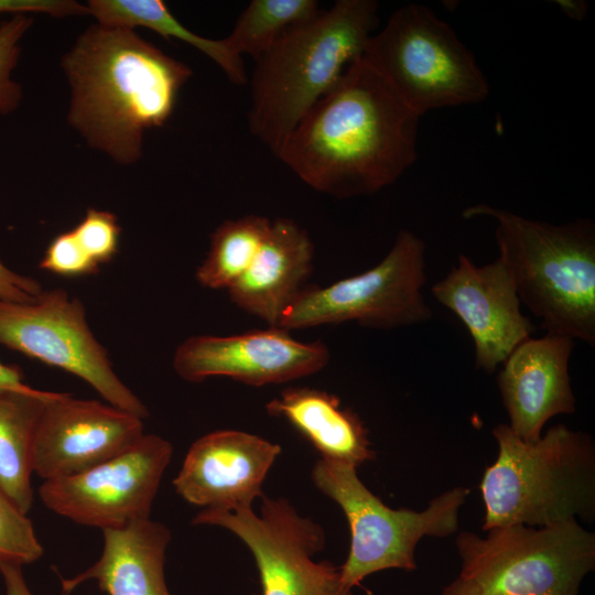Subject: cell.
Returning a JSON list of instances; mask_svg holds the SVG:
<instances>
[{
	"instance_id": "cell-1",
	"label": "cell",
	"mask_w": 595,
	"mask_h": 595,
	"mask_svg": "<svg viewBox=\"0 0 595 595\" xmlns=\"http://www.w3.org/2000/svg\"><path fill=\"white\" fill-rule=\"evenodd\" d=\"M420 116L361 57L302 118L277 156L336 198L371 195L415 161Z\"/></svg>"
},
{
	"instance_id": "cell-2",
	"label": "cell",
	"mask_w": 595,
	"mask_h": 595,
	"mask_svg": "<svg viewBox=\"0 0 595 595\" xmlns=\"http://www.w3.org/2000/svg\"><path fill=\"white\" fill-rule=\"evenodd\" d=\"M62 67L72 91L68 122L120 164L139 160L144 132L164 126L192 76L133 29L99 23L78 36Z\"/></svg>"
},
{
	"instance_id": "cell-3",
	"label": "cell",
	"mask_w": 595,
	"mask_h": 595,
	"mask_svg": "<svg viewBox=\"0 0 595 595\" xmlns=\"http://www.w3.org/2000/svg\"><path fill=\"white\" fill-rule=\"evenodd\" d=\"M375 0H338L288 30L255 61L251 133L275 155L310 109L363 56L379 22Z\"/></svg>"
},
{
	"instance_id": "cell-4",
	"label": "cell",
	"mask_w": 595,
	"mask_h": 595,
	"mask_svg": "<svg viewBox=\"0 0 595 595\" xmlns=\"http://www.w3.org/2000/svg\"><path fill=\"white\" fill-rule=\"evenodd\" d=\"M463 216L496 220L499 259L521 303L547 334L595 344V228L589 219L552 225L486 204Z\"/></svg>"
},
{
	"instance_id": "cell-5",
	"label": "cell",
	"mask_w": 595,
	"mask_h": 595,
	"mask_svg": "<svg viewBox=\"0 0 595 595\" xmlns=\"http://www.w3.org/2000/svg\"><path fill=\"white\" fill-rule=\"evenodd\" d=\"M491 433L498 455L479 485L484 531L594 521L595 445L588 433L556 424L539 440L526 442L505 423Z\"/></svg>"
},
{
	"instance_id": "cell-6",
	"label": "cell",
	"mask_w": 595,
	"mask_h": 595,
	"mask_svg": "<svg viewBox=\"0 0 595 595\" xmlns=\"http://www.w3.org/2000/svg\"><path fill=\"white\" fill-rule=\"evenodd\" d=\"M361 58L418 116L485 100L488 80L453 28L423 4H405L366 43Z\"/></svg>"
},
{
	"instance_id": "cell-7",
	"label": "cell",
	"mask_w": 595,
	"mask_h": 595,
	"mask_svg": "<svg viewBox=\"0 0 595 595\" xmlns=\"http://www.w3.org/2000/svg\"><path fill=\"white\" fill-rule=\"evenodd\" d=\"M314 485L343 510L350 530L342 581L350 589L376 572L416 570L415 549L424 537L446 538L458 531L459 512L469 489L454 487L421 511L392 509L359 479L357 467L320 458L312 469Z\"/></svg>"
},
{
	"instance_id": "cell-8",
	"label": "cell",
	"mask_w": 595,
	"mask_h": 595,
	"mask_svg": "<svg viewBox=\"0 0 595 595\" xmlns=\"http://www.w3.org/2000/svg\"><path fill=\"white\" fill-rule=\"evenodd\" d=\"M455 539L461 576L483 595H578L595 569V533L577 520L497 527Z\"/></svg>"
},
{
	"instance_id": "cell-9",
	"label": "cell",
	"mask_w": 595,
	"mask_h": 595,
	"mask_svg": "<svg viewBox=\"0 0 595 595\" xmlns=\"http://www.w3.org/2000/svg\"><path fill=\"white\" fill-rule=\"evenodd\" d=\"M425 251L419 236L400 230L375 267L331 285H306L284 310L278 327L290 332L356 322L392 329L429 321L432 311L422 293Z\"/></svg>"
},
{
	"instance_id": "cell-10",
	"label": "cell",
	"mask_w": 595,
	"mask_h": 595,
	"mask_svg": "<svg viewBox=\"0 0 595 595\" xmlns=\"http://www.w3.org/2000/svg\"><path fill=\"white\" fill-rule=\"evenodd\" d=\"M261 498L260 513L252 507L202 509L192 523L225 528L248 547L262 595H354L344 585L339 566L313 559L325 548L324 528L301 516L286 499Z\"/></svg>"
},
{
	"instance_id": "cell-11",
	"label": "cell",
	"mask_w": 595,
	"mask_h": 595,
	"mask_svg": "<svg viewBox=\"0 0 595 595\" xmlns=\"http://www.w3.org/2000/svg\"><path fill=\"white\" fill-rule=\"evenodd\" d=\"M0 344L79 377L118 409L141 419L149 414L115 372L83 303L63 289L43 290L31 303L0 300Z\"/></svg>"
},
{
	"instance_id": "cell-12",
	"label": "cell",
	"mask_w": 595,
	"mask_h": 595,
	"mask_svg": "<svg viewBox=\"0 0 595 595\" xmlns=\"http://www.w3.org/2000/svg\"><path fill=\"white\" fill-rule=\"evenodd\" d=\"M169 441L143 434L132 446L79 474L44 480L39 496L51 511L76 523L117 530L150 518L172 458Z\"/></svg>"
},
{
	"instance_id": "cell-13",
	"label": "cell",
	"mask_w": 595,
	"mask_h": 595,
	"mask_svg": "<svg viewBox=\"0 0 595 595\" xmlns=\"http://www.w3.org/2000/svg\"><path fill=\"white\" fill-rule=\"evenodd\" d=\"M327 346L300 342L279 327L229 336L196 335L182 342L173 368L184 380L228 377L248 386L284 383L313 375L328 364Z\"/></svg>"
},
{
	"instance_id": "cell-14",
	"label": "cell",
	"mask_w": 595,
	"mask_h": 595,
	"mask_svg": "<svg viewBox=\"0 0 595 595\" xmlns=\"http://www.w3.org/2000/svg\"><path fill=\"white\" fill-rule=\"evenodd\" d=\"M143 434V419L132 413L55 392L35 429L33 473L44 480L79 474L122 453Z\"/></svg>"
},
{
	"instance_id": "cell-15",
	"label": "cell",
	"mask_w": 595,
	"mask_h": 595,
	"mask_svg": "<svg viewBox=\"0 0 595 595\" xmlns=\"http://www.w3.org/2000/svg\"><path fill=\"white\" fill-rule=\"evenodd\" d=\"M431 292L467 328L476 369L494 372L534 331L521 312L513 278L499 258L479 267L459 255L457 264Z\"/></svg>"
},
{
	"instance_id": "cell-16",
	"label": "cell",
	"mask_w": 595,
	"mask_h": 595,
	"mask_svg": "<svg viewBox=\"0 0 595 595\" xmlns=\"http://www.w3.org/2000/svg\"><path fill=\"white\" fill-rule=\"evenodd\" d=\"M280 445L239 430H217L197 439L173 480L185 501L209 510L252 507L261 498Z\"/></svg>"
},
{
	"instance_id": "cell-17",
	"label": "cell",
	"mask_w": 595,
	"mask_h": 595,
	"mask_svg": "<svg viewBox=\"0 0 595 595\" xmlns=\"http://www.w3.org/2000/svg\"><path fill=\"white\" fill-rule=\"evenodd\" d=\"M574 344V339L556 334L529 337L502 363L497 385L508 426L519 439L534 442L551 418L575 412L569 375Z\"/></svg>"
},
{
	"instance_id": "cell-18",
	"label": "cell",
	"mask_w": 595,
	"mask_h": 595,
	"mask_svg": "<svg viewBox=\"0 0 595 595\" xmlns=\"http://www.w3.org/2000/svg\"><path fill=\"white\" fill-rule=\"evenodd\" d=\"M313 257L304 228L290 218L273 219L251 266L227 290L231 302L269 327H278L284 310L306 286Z\"/></svg>"
},
{
	"instance_id": "cell-19",
	"label": "cell",
	"mask_w": 595,
	"mask_h": 595,
	"mask_svg": "<svg viewBox=\"0 0 595 595\" xmlns=\"http://www.w3.org/2000/svg\"><path fill=\"white\" fill-rule=\"evenodd\" d=\"M99 559L74 577H61L68 595L80 584L95 581L108 595H172L165 580L171 531L150 518L117 530H104Z\"/></svg>"
},
{
	"instance_id": "cell-20",
	"label": "cell",
	"mask_w": 595,
	"mask_h": 595,
	"mask_svg": "<svg viewBox=\"0 0 595 595\" xmlns=\"http://www.w3.org/2000/svg\"><path fill=\"white\" fill-rule=\"evenodd\" d=\"M267 412L285 419L321 453V457L355 467L374 459L363 421L339 399L324 390L290 387L269 401Z\"/></svg>"
},
{
	"instance_id": "cell-21",
	"label": "cell",
	"mask_w": 595,
	"mask_h": 595,
	"mask_svg": "<svg viewBox=\"0 0 595 595\" xmlns=\"http://www.w3.org/2000/svg\"><path fill=\"white\" fill-rule=\"evenodd\" d=\"M55 392L0 390V488L24 513L32 508L33 441L47 399Z\"/></svg>"
},
{
	"instance_id": "cell-22",
	"label": "cell",
	"mask_w": 595,
	"mask_h": 595,
	"mask_svg": "<svg viewBox=\"0 0 595 595\" xmlns=\"http://www.w3.org/2000/svg\"><path fill=\"white\" fill-rule=\"evenodd\" d=\"M88 14L108 26L150 29L165 39H177L208 56L235 85L248 82L242 58L224 39L212 40L195 34L180 22L161 0H90Z\"/></svg>"
},
{
	"instance_id": "cell-23",
	"label": "cell",
	"mask_w": 595,
	"mask_h": 595,
	"mask_svg": "<svg viewBox=\"0 0 595 595\" xmlns=\"http://www.w3.org/2000/svg\"><path fill=\"white\" fill-rule=\"evenodd\" d=\"M271 221L266 216L246 215L221 223L210 235L206 258L196 270L199 284L228 290L251 266Z\"/></svg>"
},
{
	"instance_id": "cell-24",
	"label": "cell",
	"mask_w": 595,
	"mask_h": 595,
	"mask_svg": "<svg viewBox=\"0 0 595 595\" xmlns=\"http://www.w3.org/2000/svg\"><path fill=\"white\" fill-rule=\"evenodd\" d=\"M320 12L316 0H252L224 40L236 55L247 54L256 61L288 30Z\"/></svg>"
},
{
	"instance_id": "cell-25",
	"label": "cell",
	"mask_w": 595,
	"mask_h": 595,
	"mask_svg": "<svg viewBox=\"0 0 595 595\" xmlns=\"http://www.w3.org/2000/svg\"><path fill=\"white\" fill-rule=\"evenodd\" d=\"M32 521L0 488V564H31L43 555Z\"/></svg>"
},
{
	"instance_id": "cell-26",
	"label": "cell",
	"mask_w": 595,
	"mask_h": 595,
	"mask_svg": "<svg viewBox=\"0 0 595 595\" xmlns=\"http://www.w3.org/2000/svg\"><path fill=\"white\" fill-rule=\"evenodd\" d=\"M32 23L25 14L12 15L0 23V115L12 112L21 102L22 87L12 79V72L19 61L21 39Z\"/></svg>"
},
{
	"instance_id": "cell-27",
	"label": "cell",
	"mask_w": 595,
	"mask_h": 595,
	"mask_svg": "<svg viewBox=\"0 0 595 595\" xmlns=\"http://www.w3.org/2000/svg\"><path fill=\"white\" fill-rule=\"evenodd\" d=\"M73 232L90 259L99 267L110 262L118 252L120 226L115 214L88 208Z\"/></svg>"
},
{
	"instance_id": "cell-28",
	"label": "cell",
	"mask_w": 595,
	"mask_h": 595,
	"mask_svg": "<svg viewBox=\"0 0 595 595\" xmlns=\"http://www.w3.org/2000/svg\"><path fill=\"white\" fill-rule=\"evenodd\" d=\"M39 266L45 271L64 277L89 275L99 270V267L85 252L72 229L52 239Z\"/></svg>"
},
{
	"instance_id": "cell-29",
	"label": "cell",
	"mask_w": 595,
	"mask_h": 595,
	"mask_svg": "<svg viewBox=\"0 0 595 595\" xmlns=\"http://www.w3.org/2000/svg\"><path fill=\"white\" fill-rule=\"evenodd\" d=\"M45 13L56 18L86 15L88 9L73 0H0V14Z\"/></svg>"
},
{
	"instance_id": "cell-30",
	"label": "cell",
	"mask_w": 595,
	"mask_h": 595,
	"mask_svg": "<svg viewBox=\"0 0 595 595\" xmlns=\"http://www.w3.org/2000/svg\"><path fill=\"white\" fill-rule=\"evenodd\" d=\"M43 291L33 278L21 275L0 261V300L15 303H31Z\"/></svg>"
},
{
	"instance_id": "cell-31",
	"label": "cell",
	"mask_w": 595,
	"mask_h": 595,
	"mask_svg": "<svg viewBox=\"0 0 595 595\" xmlns=\"http://www.w3.org/2000/svg\"><path fill=\"white\" fill-rule=\"evenodd\" d=\"M0 574L7 595H33L30 591L22 566L13 563H1ZM65 595V594H61Z\"/></svg>"
},
{
	"instance_id": "cell-32",
	"label": "cell",
	"mask_w": 595,
	"mask_h": 595,
	"mask_svg": "<svg viewBox=\"0 0 595 595\" xmlns=\"http://www.w3.org/2000/svg\"><path fill=\"white\" fill-rule=\"evenodd\" d=\"M34 389L24 382L23 372L19 367L4 365L0 361V390L29 392Z\"/></svg>"
},
{
	"instance_id": "cell-33",
	"label": "cell",
	"mask_w": 595,
	"mask_h": 595,
	"mask_svg": "<svg viewBox=\"0 0 595 595\" xmlns=\"http://www.w3.org/2000/svg\"><path fill=\"white\" fill-rule=\"evenodd\" d=\"M442 595H483V593L473 581L458 575L457 578L444 587Z\"/></svg>"
},
{
	"instance_id": "cell-34",
	"label": "cell",
	"mask_w": 595,
	"mask_h": 595,
	"mask_svg": "<svg viewBox=\"0 0 595 595\" xmlns=\"http://www.w3.org/2000/svg\"><path fill=\"white\" fill-rule=\"evenodd\" d=\"M555 3L571 19L581 21L587 13L588 4L581 0H558Z\"/></svg>"
}]
</instances>
